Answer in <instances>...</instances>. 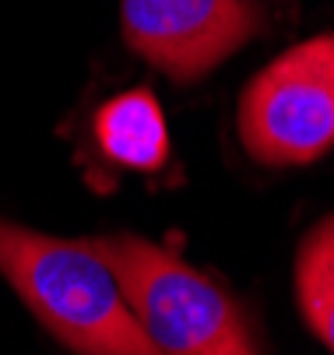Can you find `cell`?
<instances>
[{
	"instance_id": "obj_1",
	"label": "cell",
	"mask_w": 334,
	"mask_h": 355,
	"mask_svg": "<svg viewBox=\"0 0 334 355\" xmlns=\"http://www.w3.org/2000/svg\"><path fill=\"white\" fill-rule=\"evenodd\" d=\"M0 275L74 355H159L99 239H60L0 218Z\"/></svg>"
},
{
	"instance_id": "obj_2",
	"label": "cell",
	"mask_w": 334,
	"mask_h": 355,
	"mask_svg": "<svg viewBox=\"0 0 334 355\" xmlns=\"http://www.w3.org/2000/svg\"><path fill=\"white\" fill-rule=\"evenodd\" d=\"M99 246L159 355H261L240 302L173 250L137 236H103Z\"/></svg>"
},
{
	"instance_id": "obj_3",
	"label": "cell",
	"mask_w": 334,
	"mask_h": 355,
	"mask_svg": "<svg viewBox=\"0 0 334 355\" xmlns=\"http://www.w3.org/2000/svg\"><path fill=\"white\" fill-rule=\"evenodd\" d=\"M240 137L264 166H306L334 148V35L271 60L243 92Z\"/></svg>"
},
{
	"instance_id": "obj_4",
	"label": "cell",
	"mask_w": 334,
	"mask_h": 355,
	"mask_svg": "<svg viewBox=\"0 0 334 355\" xmlns=\"http://www.w3.org/2000/svg\"><path fill=\"white\" fill-rule=\"evenodd\" d=\"M123 39L176 81H197L264 28L257 0H120Z\"/></svg>"
},
{
	"instance_id": "obj_5",
	"label": "cell",
	"mask_w": 334,
	"mask_h": 355,
	"mask_svg": "<svg viewBox=\"0 0 334 355\" xmlns=\"http://www.w3.org/2000/svg\"><path fill=\"white\" fill-rule=\"evenodd\" d=\"M91 137L103 159L134 173L166 169L173 151L166 113L148 88H127L106 98L91 116Z\"/></svg>"
},
{
	"instance_id": "obj_6",
	"label": "cell",
	"mask_w": 334,
	"mask_h": 355,
	"mask_svg": "<svg viewBox=\"0 0 334 355\" xmlns=\"http://www.w3.org/2000/svg\"><path fill=\"white\" fill-rule=\"evenodd\" d=\"M296 299L310 331L334 355V215L313 225L299 246Z\"/></svg>"
}]
</instances>
